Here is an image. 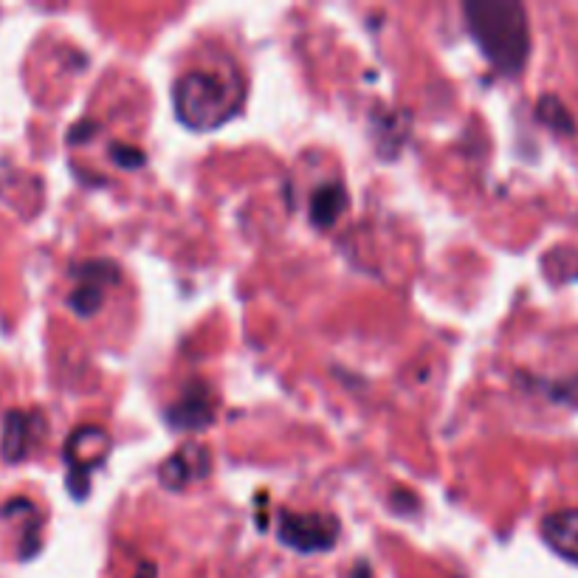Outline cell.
I'll list each match as a JSON object with an SVG mask.
<instances>
[{"label": "cell", "instance_id": "obj_11", "mask_svg": "<svg viewBox=\"0 0 578 578\" xmlns=\"http://www.w3.org/2000/svg\"><path fill=\"white\" fill-rule=\"evenodd\" d=\"M536 116H540L545 124H551L553 131H559V133L576 131L570 113H567L565 104H562L556 97H542L540 108H536Z\"/></svg>", "mask_w": 578, "mask_h": 578}, {"label": "cell", "instance_id": "obj_6", "mask_svg": "<svg viewBox=\"0 0 578 578\" xmlns=\"http://www.w3.org/2000/svg\"><path fill=\"white\" fill-rule=\"evenodd\" d=\"M215 392H212V387H209L207 381H189L181 396H178V401L173 403V407H167V412H164L169 426L181 432L207 430L209 423L215 421Z\"/></svg>", "mask_w": 578, "mask_h": 578}, {"label": "cell", "instance_id": "obj_1", "mask_svg": "<svg viewBox=\"0 0 578 578\" xmlns=\"http://www.w3.org/2000/svg\"><path fill=\"white\" fill-rule=\"evenodd\" d=\"M466 29L500 77H520L531 57V23L516 0H471L463 7Z\"/></svg>", "mask_w": 578, "mask_h": 578}, {"label": "cell", "instance_id": "obj_8", "mask_svg": "<svg viewBox=\"0 0 578 578\" xmlns=\"http://www.w3.org/2000/svg\"><path fill=\"white\" fill-rule=\"evenodd\" d=\"M46 432L43 412L12 410L3 415V437H0V455L9 463H20L34 448V443Z\"/></svg>", "mask_w": 578, "mask_h": 578}, {"label": "cell", "instance_id": "obj_7", "mask_svg": "<svg viewBox=\"0 0 578 578\" xmlns=\"http://www.w3.org/2000/svg\"><path fill=\"white\" fill-rule=\"evenodd\" d=\"M212 471V455H209L207 446H196V443H187L181 446L173 457L162 463L158 468V480L169 491H184L192 482L203 480Z\"/></svg>", "mask_w": 578, "mask_h": 578}, {"label": "cell", "instance_id": "obj_4", "mask_svg": "<svg viewBox=\"0 0 578 578\" xmlns=\"http://www.w3.org/2000/svg\"><path fill=\"white\" fill-rule=\"evenodd\" d=\"M336 516L331 513H280V525H277V540L297 553H325L336 545L338 540Z\"/></svg>", "mask_w": 578, "mask_h": 578}, {"label": "cell", "instance_id": "obj_13", "mask_svg": "<svg viewBox=\"0 0 578 578\" xmlns=\"http://www.w3.org/2000/svg\"><path fill=\"white\" fill-rule=\"evenodd\" d=\"M133 578H158V567L153 565V562H142Z\"/></svg>", "mask_w": 578, "mask_h": 578}, {"label": "cell", "instance_id": "obj_3", "mask_svg": "<svg viewBox=\"0 0 578 578\" xmlns=\"http://www.w3.org/2000/svg\"><path fill=\"white\" fill-rule=\"evenodd\" d=\"M111 455V435L102 426H79L68 435L63 460L68 468V491L74 500H85L91 491V475Z\"/></svg>", "mask_w": 578, "mask_h": 578}, {"label": "cell", "instance_id": "obj_10", "mask_svg": "<svg viewBox=\"0 0 578 578\" xmlns=\"http://www.w3.org/2000/svg\"><path fill=\"white\" fill-rule=\"evenodd\" d=\"M347 212V189L338 181L322 184L311 196V221L319 229H331Z\"/></svg>", "mask_w": 578, "mask_h": 578}, {"label": "cell", "instance_id": "obj_5", "mask_svg": "<svg viewBox=\"0 0 578 578\" xmlns=\"http://www.w3.org/2000/svg\"><path fill=\"white\" fill-rule=\"evenodd\" d=\"M71 277L77 280V288L68 293V308H71L77 316H93V313L102 308L104 291L119 282V266L113 260H85L77 263L71 271Z\"/></svg>", "mask_w": 578, "mask_h": 578}, {"label": "cell", "instance_id": "obj_12", "mask_svg": "<svg viewBox=\"0 0 578 578\" xmlns=\"http://www.w3.org/2000/svg\"><path fill=\"white\" fill-rule=\"evenodd\" d=\"M111 156L119 167H142L144 153L136 147H124V144H111Z\"/></svg>", "mask_w": 578, "mask_h": 578}, {"label": "cell", "instance_id": "obj_2", "mask_svg": "<svg viewBox=\"0 0 578 578\" xmlns=\"http://www.w3.org/2000/svg\"><path fill=\"white\" fill-rule=\"evenodd\" d=\"M243 102L246 82L234 63H226V68H192L173 85V108L189 131H215L241 113Z\"/></svg>", "mask_w": 578, "mask_h": 578}, {"label": "cell", "instance_id": "obj_9", "mask_svg": "<svg viewBox=\"0 0 578 578\" xmlns=\"http://www.w3.org/2000/svg\"><path fill=\"white\" fill-rule=\"evenodd\" d=\"M542 540L556 556L578 565V508H562L542 520Z\"/></svg>", "mask_w": 578, "mask_h": 578}]
</instances>
